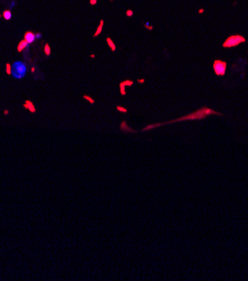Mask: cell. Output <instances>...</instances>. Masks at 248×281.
Segmentation results:
<instances>
[{
  "label": "cell",
  "instance_id": "2",
  "mask_svg": "<svg viewBox=\"0 0 248 281\" xmlns=\"http://www.w3.org/2000/svg\"><path fill=\"white\" fill-rule=\"evenodd\" d=\"M246 41V38L241 35H233L229 36L224 43H222V47L224 48H230V47H236L239 44H243Z\"/></svg>",
  "mask_w": 248,
  "mask_h": 281
},
{
  "label": "cell",
  "instance_id": "4",
  "mask_svg": "<svg viewBox=\"0 0 248 281\" xmlns=\"http://www.w3.org/2000/svg\"><path fill=\"white\" fill-rule=\"evenodd\" d=\"M213 72L218 76H224L227 70V63L225 61H220V60H216L213 62Z\"/></svg>",
  "mask_w": 248,
  "mask_h": 281
},
{
  "label": "cell",
  "instance_id": "3",
  "mask_svg": "<svg viewBox=\"0 0 248 281\" xmlns=\"http://www.w3.org/2000/svg\"><path fill=\"white\" fill-rule=\"evenodd\" d=\"M26 72H27V67H26V65H25L23 62L14 63L11 73H12V76H14L15 78H23L25 75H26Z\"/></svg>",
  "mask_w": 248,
  "mask_h": 281
},
{
  "label": "cell",
  "instance_id": "5",
  "mask_svg": "<svg viewBox=\"0 0 248 281\" xmlns=\"http://www.w3.org/2000/svg\"><path fill=\"white\" fill-rule=\"evenodd\" d=\"M25 39L27 40L28 44H31L34 41V39H35V35H34L32 33H27V34L25 35Z\"/></svg>",
  "mask_w": 248,
  "mask_h": 281
},
{
  "label": "cell",
  "instance_id": "1",
  "mask_svg": "<svg viewBox=\"0 0 248 281\" xmlns=\"http://www.w3.org/2000/svg\"><path fill=\"white\" fill-rule=\"evenodd\" d=\"M209 115H221V113L219 112H216L211 110V109L209 108H201L199 110L197 111H193L191 113H189V114L184 115V116H181V118H178L175 120H171L169 122H166L164 124H168V123H173V122H180V121H191V120H202V119H206L207 116Z\"/></svg>",
  "mask_w": 248,
  "mask_h": 281
},
{
  "label": "cell",
  "instance_id": "6",
  "mask_svg": "<svg viewBox=\"0 0 248 281\" xmlns=\"http://www.w3.org/2000/svg\"><path fill=\"white\" fill-rule=\"evenodd\" d=\"M107 43H108V44H110V46H111V48H112V51H115V46H114V44H113V43H112V41H111V39H110V38H107Z\"/></svg>",
  "mask_w": 248,
  "mask_h": 281
},
{
  "label": "cell",
  "instance_id": "7",
  "mask_svg": "<svg viewBox=\"0 0 248 281\" xmlns=\"http://www.w3.org/2000/svg\"><path fill=\"white\" fill-rule=\"evenodd\" d=\"M117 109H119V110H120V111H124V112H125V111H126V110H125V109H123V108H120V107H119V108H117Z\"/></svg>",
  "mask_w": 248,
  "mask_h": 281
}]
</instances>
